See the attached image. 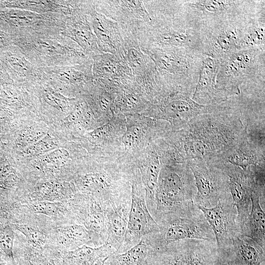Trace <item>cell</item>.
Listing matches in <instances>:
<instances>
[{
    "mask_svg": "<svg viewBox=\"0 0 265 265\" xmlns=\"http://www.w3.org/2000/svg\"><path fill=\"white\" fill-rule=\"evenodd\" d=\"M247 131L240 116L216 107L194 117L172 135L170 155L176 163L214 161Z\"/></svg>",
    "mask_w": 265,
    "mask_h": 265,
    "instance_id": "6da1fadb",
    "label": "cell"
},
{
    "mask_svg": "<svg viewBox=\"0 0 265 265\" xmlns=\"http://www.w3.org/2000/svg\"><path fill=\"white\" fill-rule=\"evenodd\" d=\"M170 163L161 165L155 193L154 219L194 204L196 188L189 167L184 163Z\"/></svg>",
    "mask_w": 265,
    "mask_h": 265,
    "instance_id": "7a4b0ae2",
    "label": "cell"
},
{
    "mask_svg": "<svg viewBox=\"0 0 265 265\" xmlns=\"http://www.w3.org/2000/svg\"><path fill=\"white\" fill-rule=\"evenodd\" d=\"M155 220L159 230L143 238L150 250H159L184 239L215 242L212 230L202 211L195 204L184 211L162 215Z\"/></svg>",
    "mask_w": 265,
    "mask_h": 265,
    "instance_id": "3957f363",
    "label": "cell"
},
{
    "mask_svg": "<svg viewBox=\"0 0 265 265\" xmlns=\"http://www.w3.org/2000/svg\"><path fill=\"white\" fill-rule=\"evenodd\" d=\"M228 177L230 193L237 211L240 235L251 209V195L257 188L265 189V165L250 166L246 169L223 161H217Z\"/></svg>",
    "mask_w": 265,
    "mask_h": 265,
    "instance_id": "277c9868",
    "label": "cell"
},
{
    "mask_svg": "<svg viewBox=\"0 0 265 265\" xmlns=\"http://www.w3.org/2000/svg\"><path fill=\"white\" fill-rule=\"evenodd\" d=\"M218 251L215 241L184 239L149 250L144 265H209Z\"/></svg>",
    "mask_w": 265,
    "mask_h": 265,
    "instance_id": "5b68a950",
    "label": "cell"
},
{
    "mask_svg": "<svg viewBox=\"0 0 265 265\" xmlns=\"http://www.w3.org/2000/svg\"><path fill=\"white\" fill-rule=\"evenodd\" d=\"M196 188L194 203L211 208L230 195L228 177L216 161H197L187 164Z\"/></svg>",
    "mask_w": 265,
    "mask_h": 265,
    "instance_id": "8992f818",
    "label": "cell"
},
{
    "mask_svg": "<svg viewBox=\"0 0 265 265\" xmlns=\"http://www.w3.org/2000/svg\"><path fill=\"white\" fill-rule=\"evenodd\" d=\"M159 226L148 211L145 190L139 177L132 180L131 205L124 239L117 253H123L157 232Z\"/></svg>",
    "mask_w": 265,
    "mask_h": 265,
    "instance_id": "52a82bcc",
    "label": "cell"
},
{
    "mask_svg": "<svg viewBox=\"0 0 265 265\" xmlns=\"http://www.w3.org/2000/svg\"><path fill=\"white\" fill-rule=\"evenodd\" d=\"M202 211L214 234L218 249L230 247L234 239L240 236L237 222V211L231 194L214 207L197 206Z\"/></svg>",
    "mask_w": 265,
    "mask_h": 265,
    "instance_id": "ba28073f",
    "label": "cell"
},
{
    "mask_svg": "<svg viewBox=\"0 0 265 265\" xmlns=\"http://www.w3.org/2000/svg\"><path fill=\"white\" fill-rule=\"evenodd\" d=\"M221 160L246 169L265 165V132L247 130L238 142L216 161Z\"/></svg>",
    "mask_w": 265,
    "mask_h": 265,
    "instance_id": "9c48e42d",
    "label": "cell"
},
{
    "mask_svg": "<svg viewBox=\"0 0 265 265\" xmlns=\"http://www.w3.org/2000/svg\"><path fill=\"white\" fill-rule=\"evenodd\" d=\"M131 205V192L125 194L105 209L107 226L106 243L117 253L127 228Z\"/></svg>",
    "mask_w": 265,
    "mask_h": 265,
    "instance_id": "30bf717a",
    "label": "cell"
},
{
    "mask_svg": "<svg viewBox=\"0 0 265 265\" xmlns=\"http://www.w3.org/2000/svg\"><path fill=\"white\" fill-rule=\"evenodd\" d=\"M251 209L240 236L249 237L265 248V190H254L251 195Z\"/></svg>",
    "mask_w": 265,
    "mask_h": 265,
    "instance_id": "8fae6325",
    "label": "cell"
},
{
    "mask_svg": "<svg viewBox=\"0 0 265 265\" xmlns=\"http://www.w3.org/2000/svg\"><path fill=\"white\" fill-rule=\"evenodd\" d=\"M82 222L91 238V245L97 247L104 244L107 238L106 213L99 202L88 199Z\"/></svg>",
    "mask_w": 265,
    "mask_h": 265,
    "instance_id": "7c38bea8",
    "label": "cell"
},
{
    "mask_svg": "<svg viewBox=\"0 0 265 265\" xmlns=\"http://www.w3.org/2000/svg\"><path fill=\"white\" fill-rule=\"evenodd\" d=\"M231 247L238 265H261L264 262L265 249L249 237H236Z\"/></svg>",
    "mask_w": 265,
    "mask_h": 265,
    "instance_id": "4fadbf2b",
    "label": "cell"
},
{
    "mask_svg": "<svg viewBox=\"0 0 265 265\" xmlns=\"http://www.w3.org/2000/svg\"><path fill=\"white\" fill-rule=\"evenodd\" d=\"M115 253V250L106 242L97 247L84 245L68 252L65 261L67 265H94L98 260Z\"/></svg>",
    "mask_w": 265,
    "mask_h": 265,
    "instance_id": "5bb4252c",
    "label": "cell"
},
{
    "mask_svg": "<svg viewBox=\"0 0 265 265\" xmlns=\"http://www.w3.org/2000/svg\"><path fill=\"white\" fill-rule=\"evenodd\" d=\"M148 247L144 238L121 253H115L106 258L109 265H144L148 254Z\"/></svg>",
    "mask_w": 265,
    "mask_h": 265,
    "instance_id": "9a60e30c",
    "label": "cell"
},
{
    "mask_svg": "<svg viewBox=\"0 0 265 265\" xmlns=\"http://www.w3.org/2000/svg\"><path fill=\"white\" fill-rule=\"evenodd\" d=\"M58 234L62 244L72 250L91 244L90 237L83 225L73 224L63 227L58 230Z\"/></svg>",
    "mask_w": 265,
    "mask_h": 265,
    "instance_id": "2e32d148",
    "label": "cell"
},
{
    "mask_svg": "<svg viewBox=\"0 0 265 265\" xmlns=\"http://www.w3.org/2000/svg\"><path fill=\"white\" fill-rule=\"evenodd\" d=\"M15 227L34 247L42 249L45 245V235L39 229L26 224H16Z\"/></svg>",
    "mask_w": 265,
    "mask_h": 265,
    "instance_id": "e0dca14e",
    "label": "cell"
},
{
    "mask_svg": "<svg viewBox=\"0 0 265 265\" xmlns=\"http://www.w3.org/2000/svg\"><path fill=\"white\" fill-rule=\"evenodd\" d=\"M14 233L11 226L0 228V250L9 259L14 261L13 244Z\"/></svg>",
    "mask_w": 265,
    "mask_h": 265,
    "instance_id": "ac0fdd59",
    "label": "cell"
},
{
    "mask_svg": "<svg viewBox=\"0 0 265 265\" xmlns=\"http://www.w3.org/2000/svg\"><path fill=\"white\" fill-rule=\"evenodd\" d=\"M101 22L99 23L98 27L101 39L104 42V44L116 50L118 38L113 26L110 22H108L105 18L101 20Z\"/></svg>",
    "mask_w": 265,
    "mask_h": 265,
    "instance_id": "d6986e66",
    "label": "cell"
},
{
    "mask_svg": "<svg viewBox=\"0 0 265 265\" xmlns=\"http://www.w3.org/2000/svg\"><path fill=\"white\" fill-rule=\"evenodd\" d=\"M61 208L59 203L45 201L34 203L30 206V209L34 213L48 216L56 215L60 211Z\"/></svg>",
    "mask_w": 265,
    "mask_h": 265,
    "instance_id": "ffe728a7",
    "label": "cell"
},
{
    "mask_svg": "<svg viewBox=\"0 0 265 265\" xmlns=\"http://www.w3.org/2000/svg\"><path fill=\"white\" fill-rule=\"evenodd\" d=\"M229 2L227 1L207 0L200 1L196 4L198 7L208 11L215 12L224 9L228 5Z\"/></svg>",
    "mask_w": 265,
    "mask_h": 265,
    "instance_id": "44dd1931",
    "label": "cell"
},
{
    "mask_svg": "<svg viewBox=\"0 0 265 265\" xmlns=\"http://www.w3.org/2000/svg\"><path fill=\"white\" fill-rule=\"evenodd\" d=\"M128 58L131 65L136 71L144 68L145 60L138 51L134 49L130 50L128 52Z\"/></svg>",
    "mask_w": 265,
    "mask_h": 265,
    "instance_id": "7402d4cb",
    "label": "cell"
},
{
    "mask_svg": "<svg viewBox=\"0 0 265 265\" xmlns=\"http://www.w3.org/2000/svg\"><path fill=\"white\" fill-rule=\"evenodd\" d=\"M103 71L106 76H113L118 72V66L116 60L109 55H104Z\"/></svg>",
    "mask_w": 265,
    "mask_h": 265,
    "instance_id": "603a6c76",
    "label": "cell"
},
{
    "mask_svg": "<svg viewBox=\"0 0 265 265\" xmlns=\"http://www.w3.org/2000/svg\"><path fill=\"white\" fill-rule=\"evenodd\" d=\"M140 133V129L137 126L128 128L124 137V144L126 147L132 146L138 140Z\"/></svg>",
    "mask_w": 265,
    "mask_h": 265,
    "instance_id": "cb8c5ba5",
    "label": "cell"
},
{
    "mask_svg": "<svg viewBox=\"0 0 265 265\" xmlns=\"http://www.w3.org/2000/svg\"><path fill=\"white\" fill-rule=\"evenodd\" d=\"M235 35L233 32H226L224 34L219 36L217 43L221 47L222 50H228L232 46V41L235 38Z\"/></svg>",
    "mask_w": 265,
    "mask_h": 265,
    "instance_id": "d4e9b609",
    "label": "cell"
},
{
    "mask_svg": "<svg viewBox=\"0 0 265 265\" xmlns=\"http://www.w3.org/2000/svg\"><path fill=\"white\" fill-rule=\"evenodd\" d=\"M231 247L224 249H218L222 256L219 258V260L215 262L216 263L213 265H233L232 262H231L228 259Z\"/></svg>",
    "mask_w": 265,
    "mask_h": 265,
    "instance_id": "484cf974",
    "label": "cell"
},
{
    "mask_svg": "<svg viewBox=\"0 0 265 265\" xmlns=\"http://www.w3.org/2000/svg\"><path fill=\"white\" fill-rule=\"evenodd\" d=\"M247 38L250 43L252 42L254 43H260V42L264 41V32L263 30H256L251 33Z\"/></svg>",
    "mask_w": 265,
    "mask_h": 265,
    "instance_id": "4316f807",
    "label": "cell"
},
{
    "mask_svg": "<svg viewBox=\"0 0 265 265\" xmlns=\"http://www.w3.org/2000/svg\"><path fill=\"white\" fill-rule=\"evenodd\" d=\"M31 262L33 265H53L51 263L42 257H38L37 259L33 260Z\"/></svg>",
    "mask_w": 265,
    "mask_h": 265,
    "instance_id": "83f0119b",
    "label": "cell"
},
{
    "mask_svg": "<svg viewBox=\"0 0 265 265\" xmlns=\"http://www.w3.org/2000/svg\"><path fill=\"white\" fill-rule=\"evenodd\" d=\"M106 258L98 260L94 265H109L106 262Z\"/></svg>",
    "mask_w": 265,
    "mask_h": 265,
    "instance_id": "f1b7e54d",
    "label": "cell"
},
{
    "mask_svg": "<svg viewBox=\"0 0 265 265\" xmlns=\"http://www.w3.org/2000/svg\"></svg>",
    "mask_w": 265,
    "mask_h": 265,
    "instance_id": "f546056e",
    "label": "cell"
}]
</instances>
